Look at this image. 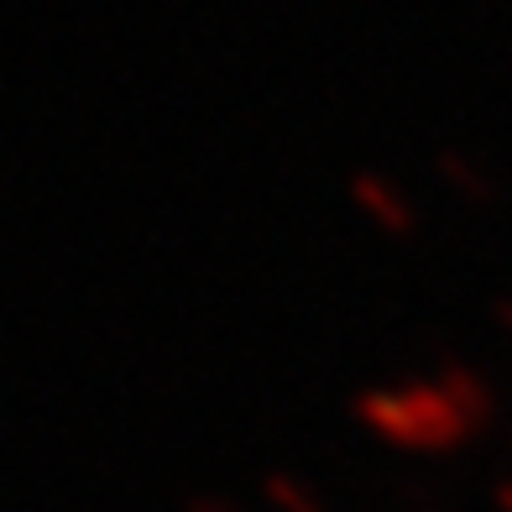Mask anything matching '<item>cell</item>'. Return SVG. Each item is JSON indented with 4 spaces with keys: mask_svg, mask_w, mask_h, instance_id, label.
<instances>
[{
    "mask_svg": "<svg viewBox=\"0 0 512 512\" xmlns=\"http://www.w3.org/2000/svg\"><path fill=\"white\" fill-rule=\"evenodd\" d=\"M351 418L398 455H450L497 418V387L486 371L445 361L439 377H408V382H377L351 398Z\"/></svg>",
    "mask_w": 512,
    "mask_h": 512,
    "instance_id": "1",
    "label": "cell"
},
{
    "mask_svg": "<svg viewBox=\"0 0 512 512\" xmlns=\"http://www.w3.org/2000/svg\"><path fill=\"white\" fill-rule=\"evenodd\" d=\"M345 189H351V204L361 209V220L377 225L387 241H408L418 230V220H424V215H418V204H413V194L392 173H382V168H356Z\"/></svg>",
    "mask_w": 512,
    "mask_h": 512,
    "instance_id": "2",
    "label": "cell"
},
{
    "mask_svg": "<svg viewBox=\"0 0 512 512\" xmlns=\"http://www.w3.org/2000/svg\"><path fill=\"white\" fill-rule=\"evenodd\" d=\"M439 178L450 183V189L460 194V199H471V204H497V178L481 168L476 157H465V152H455V147H445L439 152Z\"/></svg>",
    "mask_w": 512,
    "mask_h": 512,
    "instance_id": "3",
    "label": "cell"
},
{
    "mask_svg": "<svg viewBox=\"0 0 512 512\" xmlns=\"http://www.w3.org/2000/svg\"><path fill=\"white\" fill-rule=\"evenodd\" d=\"M262 497L272 512H330L319 497V486L304 481V476H293V471H267L262 476Z\"/></svg>",
    "mask_w": 512,
    "mask_h": 512,
    "instance_id": "4",
    "label": "cell"
},
{
    "mask_svg": "<svg viewBox=\"0 0 512 512\" xmlns=\"http://www.w3.org/2000/svg\"><path fill=\"white\" fill-rule=\"evenodd\" d=\"M189 512H246L236 497H220V492H194L189 497Z\"/></svg>",
    "mask_w": 512,
    "mask_h": 512,
    "instance_id": "5",
    "label": "cell"
},
{
    "mask_svg": "<svg viewBox=\"0 0 512 512\" xmlns=\"http://www.w3.org/2000/svg\"><path fill=\"white\" fill-rule=\"evenodd\" d=\"M492 319H497V330L512 340V298H507V293H497V298H492Z\"/></svg>",
    "mask_w": 512,
    "mask_h": 512,
    "instance_id": "6",
    "label": "cell"
},
{
    "mask_svg": "<svg viewBox=\"0 0 512 512\" xmlns=\"http://www.w3.org/2000/svg\"><path fill=\"white\" fill-rule=\"evenodd\" d=\"M492 497H497V512H512V481H497Z\"/></svg>",
    "mask_w": 512,
    "mask_h": 512,
    "instance_id": "7",
    "label": "cell"
}]
</instances>
